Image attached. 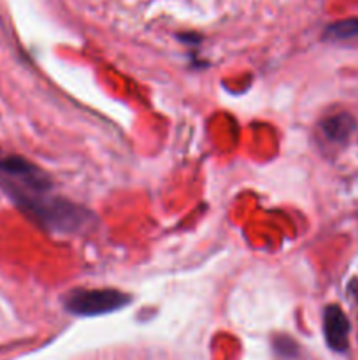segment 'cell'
I'll use <instances>...</instances> for the list:
<instances>
[{
	"label": "cell",
	"mask_w": 358,
	"mask_h": 360,
	"mask_svg": "<svg viewBox=\"0 0 358 360\" xmlns=\"http://www.w3.org/2000/svg\"><path fill=\"white\" fill-rule=\"evenodd\" d=\"M347 292H350L351 299L354 301V304L358 306V280H351V283L347 285Z\"/></svg>",
	"instance_id": "cell-5"
},
{
	"label": "cell",
	"mask_w": 358,
	"mask_h": 360,
	"mask_svg": "<svg viewBox=\"0 0 358 360\" xmlns=\"http://www.w3.org/2000/svg\"><path fill=\"white\" fill-rule=\"evenodd\" d=\"M323 37L329 41H347V39H358V18L336 21L325 28Z\"/></svg>",
	"instance_id": "cell-4"
},
{
	"label": "cell",
	"mask_w": 358,
	"mask_h": 360,
	"mask_svg": "<svg viewBox=\"0 0 358 360\" xmlns=\"http://www.w3.org/2000/svg\"><path fill=\"white\" fill-rule=\"evenodd\" d=\"M323 333L326 345L333 352H346L350 345V322L343 309L336 304H330L323 313Z\"/></svg>",
	"instance_id": "cell-2"
},
{
	"label": "cell",
	"mask_w": 358,
	"mask_h": 360,
	"mask_svg": "<svg viewBox=\"0 0 358 360\" xmlns=\"http://www.w3.org/2000/svg\"><path fill=\"white\" fill-rule=\"evenodd\" d=\"M132 297L125 292L112 288H95V290H72L63 299V306L69 313L77 316H98L105 313L118 311L130 304Z\"/></svg>",
	"instance_id": "cell-1"
},
{
	"label": "cell",
	"mask_w": 358,
	"mask_h": 360,
	"mask_svg": "<svg viewBox=\"0 0 358 360\" xmlns=\"http://www.w3.org/2000/svg\"><path fill=\"white\" fill-rule=\"evenodd\" d=\"M354 127H357L354 120L350 115H344V112L343 115L330 116L325 122H321L323 134L332 143H344L353 134Z\"/></svg>",
	"instance_id": "cell-3"
}]
</instances>
